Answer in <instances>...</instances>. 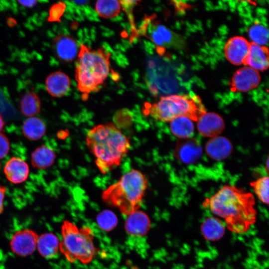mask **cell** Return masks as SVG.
<instances>
[{"label":"cell","instance_id":"cell-1","mask_svg":"<svg viewBox=\"0 0 269 269\" xmlns=\"http://www.w3.org/2000/svg\"><path fill=\"white\" fill-rule=\"evenodd\" d=\"M253 194L242 188L225 185L203 203L216 217L223 219L226 228L236 234L247 232L256 221Z\"/></svg>","mask_w":269,"mask_h":269},{"label":"cell","instance_id":"cell-2","mask_svg":"<svg viewBox=\"0 0 269 269\" xmlns=\"http://www.w3.org/2000/svg\"><path fill=\"white\" fill-rule=\"evenodd\" d=\"M86 141L95 157L97 167L103 174L119 166L131 147L128 137L112 123L94 127L88 132Z\"/></svg>","mask_w":269,"mask_h":269},{"label":"cell","instance_id":"cell-3","mask_svg":"<svg viewBox=\"0 0 269 269\" xmlns=\"http://www.w3.org/2000/svg\"><path fill=\"white\" fill-rule=\"evenodd\" d=\"M148 186L146 176L140 171L132 169L123 175L102 194L103 200L129 216L139 210Z\"/></svg>","mask_w":269,"mask_h":269},{"label":"cell","instance_id":"cell-4","mask_svg":"<svg viewBox=\"0 0 269 269\" xmlns=\"http://www.w3.org/2000/svg\"><path fill=\"white\" fill-rule=\"evenodd\" d=\"M111 54L102 47L92 50L81 44L75 69L79 90L85 95L99 90L110 72Z\"/></svg>","mask_w":269,"mask_h":269},{"label":"cell","instance_id":"cell-5","mask_svg":"<svg viewBox=\"0 0 269 269\" xmlns=\"http://www.w3.org/2000/svg\"><path fill=\"white\" fill-rule=\"evenodd\" d=\"M61 236L59 251L71 263L79 261L89 264L98 252L94 242V233L88 226L79 228L71 221L65 220L61 226Z\"/></svg>","mask_w":269,"mask_h":269},{"label":"cell","instance_id":"cell-6","mask_svg":"<svg viewBox=\"0 0 269 269\" xmlns=\"http://www.w3.org/2000/svg\"><path fill=\"white\" fill-rule=\"evenodd\" d=\"M146 109V112L152 118L165 122H170L180 116L197 121L206 113L201 99L194 94L163 96Z\"/></svg>","mask_w":269,"mask_h":269},{"label":"cell","instance_id":"cell-7","mask_svg":"<svg viewBox=\"0 0 269 269\" xmlns=\"http://www.w3.org/2000/svg\"><path fill=\"white\" fill-rule=\"evenodd\" d=\"M38 236L36 232L31 229L17 231L11 238L9 242L10 249L17 256H29L36 249Z\"/></svg>","mask_w":269,"mask_h":269},{"label":"cell","instance_id":"cell-8","mask_svg":"<svg viewBox=\"0 0 269 269\" xmlns=\"http://www.w3.org/2000/svg\"><path fill=\"white\" fill-rule=\"evenodd\" d=\"M261 76L258 71L245 66L239 69L234 74L230 84L234 92H246L260 84Z\"/></svg>","mask_w":269,"mask_h":269},{"label":"cell","instance_id":"cell-9","mask_svg":"<svg viewBox=\"0 0 269 269\" xmlns=\"http://www.w3.org/2000/svg\"><path fill=\"white\" fill-rule=\"evenodd\" d=\"M250 42L245 37L236 36L230 38L224 47L226 58L235 65L244 64L249 52Z\"/></svg>","mask_w":269,"mask_h":269},{"label":"cell","instance_id":"cell-10","mask_svg":"<svg viewBox=\"0 0 269 269\" xmlns=\"http://www.w3.org/2000/svg\"><path fill=\"white\" fill-rule=\"evenodd\" d=\"M202 153L200 142L191 137L179 140L174 150L175 157L184 164L195 162L200 158Z\"/></svg>","mask_w":269,"mask_h":269},{"label":"cell","instance_id":"cell-11","mask_svg":"<svg viewBox=\"0 0 269 269\" xmlns=\"http://www.w3.org/2000/svg\"><path fill=\"white\" fill-rule=\"evenodd\" d=\"M197 129L203 136L214 137L220 134L225 128L220 116L213 112L205 113L197 120Z\"/></svg>","mask_w":269,"mask_h":269},{"label":"cell","instance_id":"cell-12","mask_svg":"<svg viewBox=\"0 0 269 269\" xmlns=\"http://www.w3.org/2000/svg\"><path fill=\"white\" fill-rule=\"evenodd\" d=\"M150 226V220L148 215L143 211L138 210L128 216L125 228L131 236L143 237L148 233Z\"/></svg>","mask_w":269,"mask_h":269},{"label":"cell","instance_id":"cell-13","mask_svg":"<svg viewBox=\"0 0 269 269\" xmlns=\"http://www.w3.org/2000/svg\"><path fill=\"white\" fill-rule=\"evenodd\" d=\"M3 172L9 182L19 184L27 179L29 168L28 164L22 158L12 157L5 164Z\"/></svg>","mask_w":269,"mask_h":269},{"label":"cell","instance_id":"cell-14","mask_svg":"<svg viewBox=\"0 0 269 269\" xmlns=\"http://www.w3.org/2000/svg\"><path fill=\"white\" fill-rule=\"evenodd\" d=\"M53 48L57 57L65 62L72 61L78 53L75 40L70 36L64 34H60L54 38Z\"/></svg>","mask_w":269,"mask_h":269},{"label":"cell","instance_id":"cell-15","mask_svg":"<svg viewBox=\"0 0 269 269\" xmlns=\"http://www.w3.org/2000/svg\"><path fill=\"white\" fill-rule=\"evenodd\" d=\"M244 65L257 71L266 70L269 67V50L267 46L250 43Z\"/></svg>","mask_w":269,"mask_h":269},{"label":"cell","instance_id":"cell-16","mask_svg":"<svg viewBox=\"0 0 269 269\" xmlns=\"http://www.w3.org/2000/svg\"><path fill=\"white\" fill-rule=\"evenodd\" d=\"M46 89L52 97H60L66 94L70 86L69 77L61 71L51 73L45 81Z\"/></svg>","mask_w":269,"mask_h":269},{"label":"cell","instance_id":"cell-17","mask_svg":"<svg viewBox=\"0 0 269 269\" xmlns=\"http://www.w3.org/2000/svg\"><path fill=\"white\" fill-rule=\"evenodd\" d=\"M233 146L226 137L217 136L211 138L206 143L205 150L211 158L221 160L227 158L231 153Z\"/></svg>","mask_w":269,"mask_h":269},{"label":"cell","instance_id":"cell-18","mask_svg":"<svg viewBox=\"0 0 269 269\" xmlns=\"http://www.w3.org/2000/svg\"><path fill=\"white\" fill-rule=\"evenodd\" d=\"M226 227L222 221L215 216L205 219L200 225V231L204 239L215 242L221 239L225 235Z\"/></svg>","mask_w":269,"mask_h":269},{"label":"cell","instance_id":"cell-19","mask_svg":"<svg viewBox=\"0 0 269 269\" xmlns=\"http://www.w3.org/2000/svg\"><path fill=\"white\" fill-rule=\"evenodd\" d=\"M60 241L52 233H46L38 236L36 249L39 254L44 258H54L59 251Z\"/></svg>","mask_w":269,"mask_h":269},{"label":"cell","instance_id":"cell-20","mask_svg":"<svg viewBox=\"0 0 269 269\" xmlns=\"http://www.w3.org/2000/svg\"><path fill=\"white\" fill-rule=\"evenodd\" d=\"M55 158L54 150L49 146L42 144L31 153V163L34 168L45 169L54 163Z\"/></svg>","mask_w":269,"mask_h":269},{"label":"cell","instance_id":"cell-21","mask_svg":"<svg viewBox=\"0 0 269 269\" xmlns=\"http://www.w3.org/2000/svg\"><path fill=\"white\" fill-rule=\"evenodd\" d=\"M22 133L27 139L37 140L45 134L46 126L43 121L39 118L30 117L23 122Z\"/></svg>","mask_w":269,"mask_h":269},{"label":"cell","instance_id":"cell-22","mask_svg":"<svg viewBox=\"0 0 269 269\" xmlns=\"http://www.w3.org/2000/svg\"><path fill=\"white\" fill-rule=\"evenodd\" d=\"M149 37L157 46L170 47L176 40L174 33L164 26L155 24L149 29Z\"/></svg>","mask_w":269,"mask_h":269},{"label":"cell","instance_id":"cell-23","mask_svg":"<svg viewBox=\"0 0 269 269\" xmlns=\"http://www.w3.org/2000/svg\"><path fill=\"white\" fill-rule=\"evenodd\" d=\"M172 134L180 139L190 138L193 134L194 126L190 119L185 116L177 117L170 122Z\"/></svg>","mask_w":269,"mask_h":269},{"label":"cell","instance_id":"cell-24","mask_svg":"<svg viewBox=\"0 0 269 269\" xmlns=\"http://www.w3.org/2000/svg\"><path fill=\"white\" fill-rule=\"evenodd\" d=\"M20 108L22 114L26 117H32L39 113L41 102L38 95L30 92L25 94L20 101Z\"/></svg>","mask_w":269,"mask_h":269},{"label":"cell","instance_id":"cell-25","mask_svg":"<svg viewBox=\"0 0 269 269\" xmlns=\"http://www.w3.org/2000/svg\"><path fill=\"white\" fill-rule=\"evenodd\" d=\"M121 7L119 0H98L95 4V9L99 15L106 18H112L118 15Z\"/></svg>","mask_w":269,"mask_h":269},{"label":"cell","instance_id":"cell-26","mask_svg":"<svg viewBox=\"0 0 269 269\" xmlns=\"http://www.w3.org/2000/svg\"><path fill=\"white\" fill-rule=\"evenodd\" d=\"M248 33L252 42L261 46L268 44L269 31L267 27L261 24L256 23L249 29Z\"/></svg>","mask_w":269,"mask_h":269},{"label":"cell","instance_id":"cell-27","mask_svg":"<svg viewBox=\"0 0 269 269\" xmlns=\"http://www.w3.org/2000/svg\"><path fill=\"white\" fill-rule=\"evenodd\" d=\"M269 178L268 176L260 177L250 183L258 198L267 205L269 204Z\"/></svg>","mask_w":269,"mask_h":269},{"label":"cell","instance_id":"cell-28","mask_svg":"<svg viewBox=\"0 0 269 269\" xmlns=\"http://www.w3.org/2000/svg\"><path fill=\"white\" fill-rule=\"evenodd\" d=\"M97 224L105 231L112 230L117 225L118 218L111 211L105 210L101 212L97 218Z\"/></svg>","mask_w":269,"mask_h":269},{"label":"cell","instance_id":"cell-29","mask_svg":"<svg viewBox=\"0 0 269 269\" xmlns=\"http://www.w3.org/2000/svg\"><path fill=\"white\" fill-rule=\"evenodd\" d=\"M65 9V4L63 2H58L53 4L50 8L48 21L50 22L59 21Z\"/></svg>","mask_w":269,"mask_h":269},{"label":"cell","instance_id":"cell-30","mask_svg":"<svg viewBox=\"0 0 269 269\" xmlns=\"http://www.w3.org/2000/svg\"><path fill=\"white\" fill-rule=\"evenodd\" d=\"M10 149L9 141L7 137L0 133V159L4 158L8 153Z\"/></svg>","mask_w":269,"mask_h":269},{"label":"cell","instance_id":"cell-31","mask_svg":"<svg viewBox=\"0 0 269 269\" xmlns=\"http://www.w3.org/2000/svg\"><path fill=\"white\" fill-rule=\"evenodd\" d=\"M6 191V188L3 185H0V214L3 211V201Z\"/></svg>","mask_w":269,"mask_h":269},{"label":"cell","instance_id":"cell-32","mask_svg":"<svg viewBox=\"0 0 269 269\" xmlns=\"http://www.w3.org/2000/svg\"><path fill=\"white\" fill-rule=\"evenodd\" d=\"M18 2L22 5L25 7H32L35 5L37 1L36 0H18Z\"/></svg>","mask_w":269,"mask_h":269},{"label":"cell","instance_id":"cell-33","mask_svg":"<svg viewBox=\"0 0 269 269\" xmlns=\"http://www.w3.org/2000/svg\"><path fill=\"white\" fill-rule=\"evenodd\" d=\"M4 123L2 117L1 115L0 114V133L2 130L3 128L4 127Z\"/></svg>","mask_w":269,"mask_h":269},{"label":"cell","instance_id":"cell-34","mask_svg":"<svg viewBox=\"0 0 269 269\" xmlns=\"http://www.w3.org/2000/svg\"><path fill=\"white\" fill-rule=\"evenodd\" d=\"M74 2L76 3H77V4H86L88 1L87 0H80V1H74Z\"/></svg>","mask_w":269,"mask_h":269},{"label":"cell","instance_id":"cell-35","mask_svg":"<svg viewBox=\"0 0 269 269\" xmlns=\"http://www.w3.org/2000/svg\"><path fill=\"white\" fill-rule=\"evenodd\" d=\"M266 165H267L266 167V172L268 173V171H269V158H268L267 160Z\"/></svg>","mask_w":269,"mask_h":269}]
</instances>
